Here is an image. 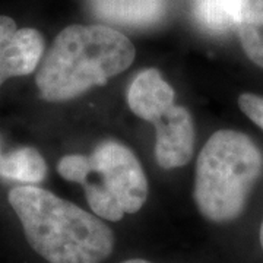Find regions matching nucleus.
<instances>
[{
  "mask_svg": "<svg viewBox=\"0 0 263 263\" xmlns=\"http://www.w3.org/2000/svg\"><path fill=\"white\" fill-rule=\"evenodd\" d=\"M9 203L29 246L48 263H101L113 252V231L98 216L46 189L13 187Z\"/></svg>",
  "mask_w": 263,
  "mask_h": 263,
  "instance_id": "nucleus-1",
  "label": "nucleus"
},
{
  "mask_svg": "<svg viewBox=\"0 0 263 263\" xmlns=\"http://www.w3.org/2000/svg\"><path fill=\"white\" fill-rule=\"evenodd\" d=\"M136 56L132 41L107 25H69L60 31L38 67L41 98L72 100L124 72Z\"/></svg>",
  "mask_w": 263,
  "mask_h": 263,
  "instance_id": "nucleus-2",
  "label": "nucleus"
},
{
  "mask_svg": "<svg viewBox=\"0 0 263 263\" xmlns=\"http://www.w3.org/2000/svg\"><path fill=\"white\" fill-rule=\"evenodd\" d=\"M263 171V154L247 135L215 132L196 162L195 202L200 214L214 222L238 218Z\"/></svg>",
  "mask_w": 263,
  "mask_h": 263,
  "instance_id": "nucleus-3",
  "label": "nucleus"
},
{
  "mask_svg": "<svg viewBox=\"0 0 263 263\" xmlns=\"http://www.w3.org/2000/svg\"><path fill=\"white\" fill-rule=\"evenodd\" d=\"M91 173L100 181H84L88 205L95 215L120 221L124 214L138 212L148 197V181L138 158L116 141L100 143L89 155Z\"/></svg>",
  "mask_w": 263,
  "mask_h": 263,
  "instance_id": "nucleus-4",
  "label": "nucleus"
},
{
  "mask_svg": "<svg viewBox=\"0 0 263 263\" xmlns=\"http://www.w3.org/2000/svg\"><path fill=\"white\" fill-rule=\"evenodd\" d=\"M44 54V38L34 28L18 29L15 21L0 15V86L15 76L37 69Z\"/></svg>",
  "mask_w": 263,
  "mask_h": 263,
  "instance_id": "nucleus-5",
  "label": "nucleus"
},
{
  "mask_svg": "<svg viewBox=\"0 0 263 263\" xmlns=\"http://www.w3.org/2000/svg\"><path fill=\"white\" fill-rule=\"evenodd\" d=\"M154 124L157 162L165 170L187 164L195 148V124L187 110L174 104Z\"/></svg>",
  "mask_w": 263,
  "mask_h": 263,
  "instance_id": "nucleus-6",
  "label": "nucleus"
},
{
  "mask_svg": "<svg viewBox=\"0 0 263 263\" xmlns=\"http://www.w3.org/2000/svg\"><path fill=\"white\" fill-rule=\"evenodd\" d=\"M176 94L157 69H145L135 76L127 89L130 110L146 122H157L174 105Z\"/></svg>",
  "mask_w": 263,
  "mask_h": 263,
  "instance_id": "nucleus-7",
  "label": "nucleus"
},
{
  "mask_svg": "<svg viewBox=\"0 0 263 263\" xmlns=\"http://www.w3.org/2000/svg\"><path fill=\"white\" fill-rule=\"evenodd\" d=\"M95 16L126 27H151L165 15V0H89Z\"/></svg>",
  "mask_w": 263,
  "mask_h": 263,
  "instance_id": "nucleus-8",
  "label": "nucleus"
},
{
  "mask_svg": "<svg viewBox=\"0 0 263 263\" xmlns=\"http://www.w3.org/2000/svg\"><path fill=\"white\" fill-rule=\"evenodd\" d=\"M235 29L247 57L263 67V0L240 2Z\"/></svg>",
  "mask_w": 263,
  "mask_h": 263,
  "instance_id": "nucleus-9",
  "label": "nucleus"
},
{
  "mask_svg": "<svg viewBox=\"0 0 263 263\" xmlns=\"http://www.w3.org/2000/svg\"><path fill=\"white\" fill-rule=\"evenodd\" d=\"M47 165L43 155L34 148L24 146L3 155L0 160V177L35 184L46 179Z\"/></svg>",
  "mask_w": 263,
  "mask_h": 263,
  "instance_id": "nucleus-10",
  "label": "nucleus"
},
{
  "mask_svg": "<svg viewBox=\"0 0 263 263\" xmlns=\"http://www.w3.org/2000/svg\"><path fill=\"white\" fill-rule=\"evenodd\" d=\"M241 0H196L193 13L197 24L209 32L224 34L237 27Z\"/></svg>",
  "mask_w": 263,
  "mask_h": 263,
  "instance_id": "nucleus-11",
  "label": "nucleus"
},
{
  "mask_svg": "<svg viewBox=\"0 0 263 263\" xmlns=\"http://www.w3.org/2000/svg\"><path fill=\"white\" fill-rule=\"evenodd\" d=\"M57 171L65 180L82 184L85 180L89 177V174L92 171V168H91V160H89V157L78 155V154L66 155V157H63L62 160L59 161Z\"/></svg>",
  "mask_w": 263,
  "mask_h": 263,
  "instance_id": "nucleus-12",
  "label": "nucleus"
},
{
  "mask_svg": "<svg viewBox=\"0 0 263 263\" xmlns=\"http://www.w3.org/2000/svg\"><path fill=\"white\" fill-rule=\"evenodd\" d=\"M241 111L263 130V97L256 94H241L238 97Z\"/></svg>",
  "mask_w": 263,
  "mask_h": 263,
  "instance_id": "nucleus-13",
  "label": "nucleus"
},
{
  "mask_svg": "<svg viewBox=\"0 0 263 263\" xmlns=\"http://www.w3.org/2000/svg\"><path fill=\"white\" fill-rule=\"evenodd\" d=\"M123 263H151L148 260H145V259H129V260H126V262Z\"/></svg>",
  "mask_w": 263,
  "mask_h": 263,
  "instance_id": "nucleus-14",
  "label": "nucleus"
},
{
  "mask_svg": "<svg viewBox=\"0 0 263 263\" xmlns=\"http://www.w3.org/2000/svg\"><path fill=\"white\" fill-rule=\"evenodd\" d=\"M259 238H260V246H262L263 249V222L262 226H260V234H259Z\"/></svg>",
  "mask_w": 263,
  "mask_h": 263,
  "instance_id": "nucleus-15",
  "label": "nucleus"
},
{
  "mask_svg": "<svg viewBox=\"0 0 263 263\" xmlns=\"http://www.w3.org/2000/svg\"><path fill=\"white\" fill-rule=\"evenodd\" d=\"M2 157H3V154H2V151H0V160H2Z\"/></svg>",
  "mask_w": 263,
  "mask_h": 263,
  "instance_id": "nucleus-16",
  "label": "nucleus"
}]
</instances>
